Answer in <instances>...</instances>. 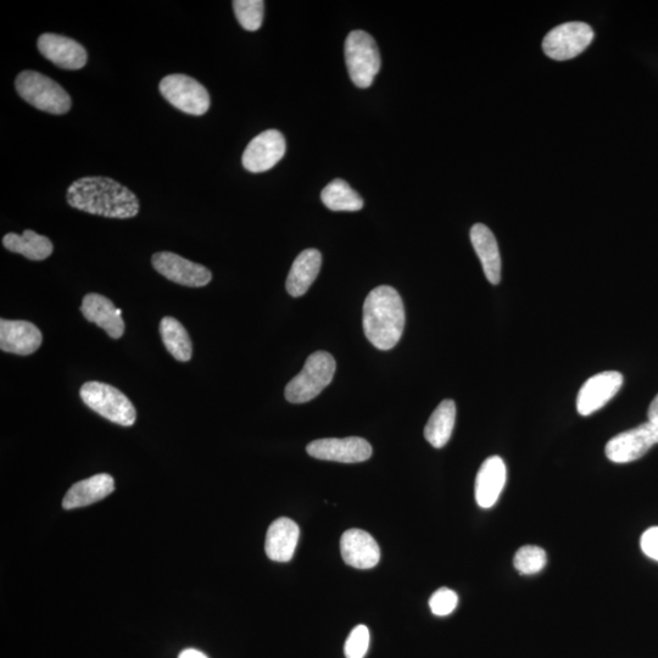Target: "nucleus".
Returning <instances> with one entry per match:
<instances>
[{"mask_svg": "<svg viewBox=\"0 0 658 658\" xmlns=\"http://www.w3.org/2000/svg\"><path fill=\"white\" fill-rule=\"evenodd\" d=\"M71 208L109 219H132L139 213V200L130 189L108 177H83L66 193Z\"/></svg>", "mask_w": 658, "mask_h": 658, "instance_id": "obj_1", "label": "nucleus"}, {"mask_svg": "<svg viewBox=\"0 0 658 658\" xmlns=\"http://www.w3.org/2000/svg\"><path fill=\"white\" fill-rule=\"evenodd\" d=\"M405 308L397 289L381 286L367 295L364 332L373 347L390 350L399 343L405 328Z\"/></svg>", "mask_w": 658, "mask_h": 658, "instance_id": "obj_2", "label": "nucleus"}, {"mask_svg": "<svg viewBox=\"0 0 658 658\" xmlns=\"http://www.w3.org/2000/svg\"><path fill=\"white\" fill-rule=\"evenodd\" d=\"M336 368V360L326 351L310 355L303 370L287 384L286 399L292 404H304L319 397L331 384Z\"/></svg>", "mask_w": 658, "mask_h": 658, "instance_id": "obj_3", "label": "nucleus"}, {"mask_svg": "<svg viewBox=\"0 0 658 658\" xmlns=\"http://www.w3.org/2000/svg\"><path fill=\"white\" fill-rule=\"evenodd\" d=\"M15 88L25 102L44 113L63 115L71 109V98L59 83L36 71H22Z\"/></svg>", "mask_w": 658, "mask_h": 658, "instance_id": "obj_4", "label": "nucleus"}, {"mask_svg": "<svg viewBox=\"0 0 658 658\" xmlns=\"http://www.w3.org/2000/svg\"><path fill=\"white\" fill-rule=\"evenodd\" d=\"M80 395L89 409L116 425L124 427L135 425L137 418L135 406L119 389L105 383L88 382L83 384Z\"/></svg>", "mask_w": 658, "mask_h": 658, "instance_id": "obj_5", "label": "nucleus"}, {"mask_svg": "<svg viewBox=\"0 0 658 658\" xmlns=\"http://www.w3.org/2000/svg\"><path fill=\"white\" fill-rule=\"evenodd\" d=\"M349 76L359 88L371 87L381 69V54L375 39L365 31H353L345 41Z\"/></svg>", "mask_w": 658, "mask_h": 658, "instance_id": "obj_6", "label": "nucleus"}, {"mask_svg": "<svg viewBox=\"0 0 658 658\" xmlns=\"http://www.w3.org/2000/svg\"><path fill=\"white\" fill-rule=\"evenodd\" d=\"M163 96L172 107L194 116H202L210 109V96L206 88L186 75H169L159 85Z\"/></svg>", "mask_w": 658, "mask_h": 658, "instance_id": "obj_7", "label": "nucleus"}, {"mask_svg": "<svg viewBox=\"0 0 658 658\" xmlns=\"http://www.w3.org/2000/svg\"><path fill=\"white\" fill-rule=\"evenodd\" d=\"M593 29L584 22H567L545 36L543 49L549 58L565 61L578 57L593 42Z\"/></svg>", "mask_w": 658, "mask_h": 658, "instance_id": "obj_8", "label": "nucleus"}, {"mask_svg": "<svg viewBox=\"0 0 658 658\" xmlns=\"http://www.w3.org/2000/svg\"><path fill=\"white\" fill-rule=\"evenodd\" d=\"M658 444V421H648L637 428L618 434L606 445L607 459L615 464H629L641 459Z\"/></svg>", "mask_w": 658, "mask_h": 658, "instance_id": "obj_9", "label": "nucleus"}, {"mask_svg": "<svg viewBox=\"0 0 658 658\" xmlns=\"http://www.w3.org/2000/svg\"><path fill=\"white\" fill-rule=\"evenodd\" d=\"M286 150V138L280 131L262 132L244 150L242 158L244 169L253 174L269 171L280 163Z\"/></svg>", "mask_w": 658, "mask_h": 658, "instance_id": "obj_10", "label": "nucleus"}, {"mask_svg": "<svg viewBox=\"0 0 658 658\" xmlns=\"http://www.w3.org/2000/svg\"><path fill=\"white\" fill-rule=\"evenodd\" d=\"M306 451L317 460L359 464L370 459L372 446L367 440L359 437L327 438L310 443Z\"/></svg>", "mask_w": 658, "mask_h": 658, "instance_id": "obj_11", "label": "nucleus"}, {"mask_svg": "<svg viewBox=\"0 0 658 658\" xmlns=\"http://www.w3.org/2000/svg\"><path fill=\"white\" fill-rule=\"evenodd\" d=\"M154 269L167 280L186 287H205L213 280V275L205 266L170 253H156L152 259Z\"/></svg>", "mask_w": 658, "mask_h": 658, "instance_id": "obj_12", "label": "nucleus"}, {"mask_svg": "<svg viewBox=\"0 0 658 658\" xmlns=\"http://www.w3.org/2000/svg\"><path fill=\"white\" fill-rule=\"evenodd\" d=\"M623 384L620 372L606 371L590 377L579 390L577 410L579 415L590 416L616 397Z\"/></svg>", "mask_w": 658, "mask_h": 658, "instance_id": "obj_13", "label": "nucleus"}, {"mask_svg": "<svg viewBox=\"0 0 658 658\" xmlns=\"http://www.w3.org/2000/svg\"><path fill=\"white\" fill-rule=\"evenodd\" d=\"M37 46L43 57L60 69L80 70L87 64L86 49L69 37L44 33L38 38Z\"/></svg>", "mask_w": 658, "mask_h": 658, "instance_id": "obj_14", "label": "nucleus"}, {"mask_svg": "<svg viewBox=\"0 0 658 658\" xmlns=\"http://www.w3.org/2000/svg\"><path fill=\"white\" fill-rule=\"evenodd\" d=\"M340 552L344 562L358 570H370L381 560V550L376 540L361 529H349L343 534Z\"/></svg>", "mask_w": 658, "mask_h": 658, "instance_id": "obj_15", "label": "nucleus"}, {"mask_svg": "<svg viewBox=\"0 0 658 658\" xmlns=\"http://www.w3.org/2000/svg\"><path fill=\"white\" fill-rule=\"evenodd\" d=\"M41 331L29 321H0V349L5 353L31 355L42 345Z\"/></svg>", "mask_w": 658, "mask_h": 658, "instance_id": "obj_16", "label": "nucleus"}, {"mask_svg": "<svg viewBox=\"0 0 658 658\" xmlns=\"http://www.w3.org/2000/svg\"><path fill=\"white\" fill-rule=\"evenodd\" d=\"M507 479L506 465L499 456H490L479 468L476 478V501L482 509H490L500 498Z\"/></svg>", "mask_w": 658, "mask_h": 658, "instance_id": "obj_17", "label": "nucleus"}, {"mask_svg": "<svg viewBox=\"0 0 658 658\" xmlns=\"http://www.w3.org/2000/svg\"><path fill=\"white\" fill-rule=\"evenodd\" d=\"M81 311L89 322L103 328L110 338L119 339L124 336L125 322L122 320V311L117 309L110 299L96 293L87 294L83 298Z\"/></svg>", "mask_w": 658, "mask_h": 658, "instance_id": "obj_18", "label": "nucleus"}, {"mask_svg": "<svg viewBox=\"0 0 658 658\" xmlns=\"http://www.w3.org/2000/svg\"><path fill=\"white\" fill-rule=\"evenodd\" d=\"M300 529L289 518H278L266 534L265 551L267 557L275 562H289L297 550Z\"/></svg>", "mask_w": 658, "mask_h": 658, "instance_id": "obj_19", "label": "nucleus"}, {"mask_svg": "<svg viewBox=\"0 0 658 658\" xmlns=\"http://www.w3.org/2000/svg\"><path fill=\"white\" fill-rule=\"evenodd\" d=\"M115 490L114 478L107 473L77 482L68 490L63 500L65 510L80 509L107 498Z\"/></svg>", "mask_w": 658, "mask_h": 658, "instance_id": "obj_20", "label": "nucleus"}, {"mask_svg": "<svg viewBox=\"0 0 658 658\" xmlns=\"http://www.w3.org/2000/svg\"><path fill=\"white\" fill-rule=\"evenodd\" d=\"M470 236L473 248L482 262L485 277L496 286L501 280V256L493 232L483 223H477L472 227Z\"/></svg>", "mask_w": 658, "mask_h": 658, "instance_id": "obj_21", "label": "nucleus"}, {"mask_svg": "<svg viewBox=\"0 0 658 658\" xmlns=\"http://www.w3.org/2000/svg\"><path fill=\"white\" fill-rule=\"evenodd\" d=\"M322 255L317 249H306L294 260L289 271L286 288L293 298L303 297L309 291L312 283L319 276Z\"/></svg>", "mask_w": 658, "mask_h": 658, "instance_id": "obj_22", "label": "nucleus"}, {"mask_svg": "<svg viewBox=\"0 0 658 658\" xmlns=\"http://www.w3.org/2000/svg\"><path fill=\"white\" fill-rule=\"evenodd\" d=\"M3 245L9 252L24 255L25 258L33 261L46 260L54 250L49 238L31 230H26L22 236L8 233L3 238Z\"/></svg>", "mask_w": 658, "mask_h": 658, "instance_id": "obj_23", "label": "nucleus"}, {"mask_svg": "<svg viewBox=\"0 0 658 658\" xmlns=\"http://www.w3.org/2000/svg\"><path fill=\"white\" fill-rule=\"evenodd\" d=\"M456 422V405L453 400L442 401L434 410L425 428V438L433 448H443L453 434Z\"/></svg>", "mask_w": 658, "mask_h": 658, "instance_id": "obj_24", "label": "nucleus"}, {"mask_svg": "<svg viewBox=\"0 0 658 658\" xmlns=\"http://www.w3.org/2000/svg\"><path fill=\"white\" fill-rule=\"evenodd\" d=\"M160 334L167 351L177 361L187 362L192 359V340L180 321L174 317H164L160 322Z\"/></svg>", "mask_w": 658, "mask_h": 658, "instance_id": "obj_25", "label": "nucleus"}, {"mask_svg": "<svg viewBox=\"0 0 658 658\" xmlns=\"http://www.w3.org/2000/svg\"><path fill=\"white\" fill-rule=\"evenodd\" d=\"M322 203L332 211H359L364 208V199L344 180H334L321 193Z\"/></svg>", "mask_w": 658, "mask_h": 658, "instance_id": "obj_26", "label": "nucleus"}, {"mask_svg": "<svg viewBox=\"0 0 658 658\" xmlns=\"http://www.w3.org/2000/svg\"><path fill=\"white\" fill-rule=\"evenodd\" d=\"M233 9L244 30L254 32L260 29L265 11L262 0H234Z\"/></svg>", "mask_w": 658, "mask_h": 658, "instance_id": "obj_27", "label": "nucleus"}, {"mask_svg": "<svg viewBox=\"0 0 658 658\" xmlns=\"http://www.w3.org/2000/svg\"><path fill=\"white\" fill-rule=\"evenodd\" d=\"M546 552L539 546L526 545L522 546L516 552L513 559V566L521 574H537L542 572L546 566Z\"/></svg>", "mask_w": 658, "mask_h": 658, "instance_id": "obj_28", "label": "nucleus"}, {"mask_svg": "<svg viewBox=\"0 0 658 658\" xmlns=\"http://www.w3.org/2000/svg\"><path fill=\"white\" fill-rule=\"evenodd\" d=\"M370 646V630L366 626H358L345 641L344 654L347 658H364Z\"/></svg>", "mask_w": 658, "mask_h": 658, "instance_id": "obj_29", "label": "nucleus"}, {"mask_svg": "<svg viewBox=\"0 0 658 658\" xmlns=\"http://www.w3.org/2000/svg\"><path fill=\"white\" fill-rule=\"evenodd\" d=\"M457 604H459V596L454 590L448 588H440L429 600V607H431L433 615L439 617L449 616L456 610Z\"/></svg>", "mask_w": 658, "mask_h": 658, "instance_id": "obj_30", "label": "nucleus"}, {"mask_svg": "<svg viewBox=\"0 0 658 658\" xmlns=\"http://www.w3.org/2000/svg\"><path fill=\"white\" fill-rule=\"evenodd\" d=\"M640 548L649 559L658 562V527L649 528L641 535Z\"/></svg>", "mask_w": 658, "mask_h": 658, "instance_id": "obj_31", "label": "nucleus"}, {"mask_svg": "<svg viewBox=\"0 0 658 658\" xmlns=\"http://www.w3.org/2000/svg\"><path fill=\"white\" fill-rule=\"evenodd\" d=\"M648 416H649V421H658V394L650 404Z\"/></svg>", "mask_w": 658, "mask_h": 658, "instance_id": "obj_32", "label": "nucleus"}, {"mask_svg": "<svg viewBox=\"0 0 658 658\" xmlns=\"http://www.w3.org/2000/svg\"><path fill=\"white\" fill-rule=\"evenodd\" d=\"M178 658H208L206 655L203 654V652H200L195 649H187L181 652L180 656Z\"/></svg>", "mask_w": 658, "mask_h": 658, "instance_id": "obj_33", "label": "nucleus"}]
</instances>
